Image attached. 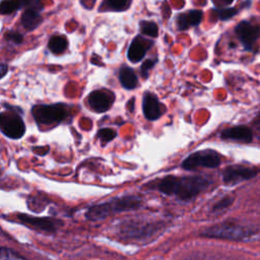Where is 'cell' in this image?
<instances>
[{"label":"cell","mask_w":260,"mask_h":260,"mask_svg":"<svg viewBox=\"0 0 260 260\" xmlns=\"http://www.w3.org/2000/svg\"><path fill=\"white\" fill-rule=\"evenodd\" d=\"M209 185L203 177H175L168 176L155 184V188L168 195H175L182 200L193 198Z\"/></svg>","instance_id":"obj_1"},{"label":"cell","mask_w":260,"mask_h":260,"mask_svg":"<svg viewBox=\"0 0 260 260\" xmlns=\"http://www.w3.org/2000/svg\"><path fill=\"white\" fill-rule=\"evenodd\" d=\"M202 235L209 238H218L232 241H244L253 237L255 235V232L247 226L238 223L224 222L204 230L202 232Z\"/></svg>","instance_id":"obj_2"},{"label":"cell","mask_w":260,"mask_h":260,"mask_svg":"<svg viewBox=\"0 0 260 260\" xmlns=\"http://www.w3.org/2000/svg\"><path fill=\"white\" fill-rule=\"evenodd\" d=\"M139 205L140 200L137 197H123L109 203H104L90 207L86 212V216L91 220L102 219L113 212L134 209Z\"/></svg>","instance_id":"obj_3"},{"label":"cell","mask_w":260,"mask_h":260,"mask_svg":"<svg viewBox=\"0 0 260 260\" xmlns=\"http://www.w3.org/2000/svg\"><path fill=\"white\" fill-rule=\"evenodd\" d=\"M31 114L38 124L51 125L65 121L69 111L64 104L36 105L31 108Z\"/></svg>","instance_id":"obj_4"},{"label":"cell","mask_w":260,"mask_h":260,"mask_svg":"<svg viewBox=\"0 0 260 260\" xmlns=\"http://www.w3.org/2000/svg\"><path fill=\"white\" fill-rule=\"evenodd\" d=\"M220 155L213 149H203L191 153L187 156L182 167L185 170L192 171L198 168H216L220 165Z\"/></svg>","instance_id":"obj_5"},{"label":"cell","mask_w":260,"mask_h":260,"mask_svg":"<svg viewBox=\"0 0 260 260\" xmlns=\"http://www.w3.org/2000/svg\"><path fill=\"white\" fill-rule=\"evenodd\" d=\"M22 113H17L16 110L2 112L0 115L1 132L11 139H18L25 132V125L21 118Z\"/></svg>","instance_id":"obj_6"},{"label":"cell","mask_w":260,"mask_h":260,"mask_svg":"<svg viewBox=\"0 0 260 260\" xmlns=\"http://www.w3.org/2000/svg\"><path fill=\"white\" fill-rule=\"evenodd\" d=\"M235 32L244 49L247 51H252L260 38V27L248 20L239 22L235 27Z\"/></svg>","instance_id":"obj_7"},{"label":"cell","mask_w":260,"mask_h":260,"mask_svg":"<svg viewBox=\"0 0 260 260\" xmlns=\"http://www.w3.org/2000/svg\"><path fill=\"white\" fill-rule=\"evenodd\" d=\"M258 174V170L251 167L234 165L229 166L222 173L223 182L228 185H235L240 182L250 180Z\"/></svg>","instance_id":"obj_8"},{"label":"cell","mask_w":260,"mask_h":260,"mask_svg":"<svg viewBox=\"0 0 260 260\" xmlns=\"http://www.w3.org/2000/svg\"><path fill=\"white\" fill-rule=\"evenodd\" d=\"M44 5L41 0H30V3L24 8V12L21 14L20 22L26 30H32L37 28L43 21L41 12Z\"/></svg>","instance_id":"obj_9"},{"label":"cell","mask_w":260,"mask_h":260,"mask_svg":"<svg viewBox=\"0 0 260 260\" xmlns=\"http://www.w3.org/2000/svg\"><path fill=\"white\" fill-rule=\"evenodd\" d=\"M87 101L89 107L93 111L98 113H104L108 111L113 105L115 101V94L110 90H93L89 93Z\"/></svg>","instance_id":"obj_10"},{"label":"cell","mask_w":260,"mask_h":260,"mask_svg":"<svg viewBox=\"0 0 260 260\" xmlns=\"http://www.w3.org/2000/svg\"><path fill=\"white\" fill-rule=\"evenodd\" d=\"M153 42L149 41L143 37L136 36L130 43L127 50V58L132 63H137L141 61L146 52L152 47Z\"/></svg>","instance_id":"obj_11"},{"label":"cell","mask_w":260,"mask_h":260,"mask_svg":"<svg viewBox=\"0 0 260 260\" xmlns=\"http://www.w3.org/2000/svg\"><path fill=\"white\" fill-rule=\"evenodd\" d=\"M142 111L144 117L149 120H157L161 114V105L157 99V96L151 92H145L142 99Z\"/></svg>","instance_id":"obj_12"},{"label":"cell","mask_w":260,"mask_h":260,"mask_svg":"<svg viewBox=\"0 0 260 260\" xmlns=\"http://www.w3.org/2000/svg\"><path fill=\"white\" fill-rule=\"evenodd\" d=\"M220 137L226 140H235L243 143H250L253 140L251 128L245 125H239L226 128L220 132Z\"/></svg>","instance_id":"obj_13"},{"label":"cell","mask_w":260,"mask_h":260,"mask_svg":"<svg viewBox=\"0 0 260 260\" xmlns=\"http://www.w3.org/2000/svg\"><path fill=\"white\" fill-rule=\"evenodd\" d=\"M203 13L201 10L192 9L186 12H182L176 17L177 27L180 30L188 29L191 26H197L202 20Z\"/></svg>","instance_id":"obj_14"},{"label":"cell","mask_w":260,"mask_h":260,"mask_svg":"<svg viewBox=\"0 0 260 260\" xmlns=\"http://www.w3.org/2000/svg\"><path fill=\"white\" fill-rule=\"evenodd\" d=\"M119 80L122 86L126 89H133L138 84V79L134 70L126 65H123L119 70Z\"/></svg>","instance_id":"obj_15"},{"label":"cell","mask_w":260,"mask_h":260,"mask_svg":"<svg viewBox=\"0 0 260 260\" xmlns=\"http://www.w3.org/2000/svg\"><path fill=\"white\" fill-rule=\"evenodd\" d=\"M30 0H2L0 3V12L3 15L11 14L21 8H25Z\"/></svg>","instance_id":"obj_16"},{"label":"cell","mask_w":260,"mask_h":260,"mask_svg":"<svg viewBox=\"0 0 260 260\" xmlns=\"http://www.w3.org/2000/svg\"><path fill=\"white\" fill-rule=\"evenodd\" d=\"M67 47H68L67 38L62 35L53 36L48 42V48L54 54L63 53L67 49Z\"/></svg>","instance_id":"obj_17"},{"label":"cell","mask_w":260,"mask_h":260,"mask_svg":"<svg viewBox=\"0 0 260 260\" xmlns=\"http://www.w3.org/2000/svg\"><path fill=\"white\" fill-rule=\"evenodd\" d=\"M131 1L132 0H105L103 4L109 10L124 11L130 7Z\"/></svg>","instance_id":"obj_18"},{"label":"cell","mask_w":260,"mask_h":260,"mask_svg":"<svg viewBox=\"0 0 260 260\" xmlns=\"http://www.w3.org/2000/svg\"><path fill=\"white\" fill-rule=\"evenodd\" d=\"M140 30L143 35L156 38L158 36V26L154 21H148V20H141L139 22Z\"/></svg>","instance_id":"obj_19"},{"label":"cell","mask_w":260,"mask_h":260,"mask_svg":"<svg viewBox=\"0 0 260 260\" xmlns=\"http://www.w3.org/2000/svg\"><path fill=\"white\" fill-rule=\"evenodd\" d=\"M22 219H23V221L28 222L31 225H35V226H38V228H41V229H44V230L49 231L51 229H54L53 221H51L47 218H36V217H29V216L23 215Z\"/></svg>","instance_id":"obj_20"},{"label":"cell","mask_w":260,"mask_h":260,"mask_svg":"<svg viewBox=\"0 0 260 260\" xmlns=\"http://www.w3.org/2000/svg\"><path fill=\"white\" fill-rule=\"evenodd\" d=\"M213 11L215 12L217 18H219L220 20L230 19L238 13V9L235 7H228V8H220V9L216 8Z\"/></svg>","instance_id":"obj_21"},{"label":"cell","mask_w":260,"mask_h":260,"mask_svg":"<svg viewBox=\"0 0 260 260\" xmlns=\"http://www.w3.org/2000/svg\"><path fill=\"white\" fill-rule=\"evenodd\" d=\"M0 260H27L17 253L13 252L7 248H1L0 250Z\"/></svg>","instance_id":"obj_22"},{"label":"cell","mask_w":260,"mask_h":260,"mask_svg":"<svg viewBox=\"0 0 260 260\" xmlns=\"http://www.w3.org/2000/svg\"><path fill=\"white\" fill-rule=\"evenodd\" d=\"M96 136L101 139V141L109 142L116 137V131L111 128H103L98 131Z\"/></svg>","instance_id":"obj_23"},{"label":"cell","mask_w":260,"mask_h":260,"mask_svg":"<svg viewBox=\"0 0 260 260\" xmlns=\"http://www.w3.org/2000/svg\"><path fill=\"white\" fill-rule=\"evenodd\" d=\"M5 40L14 44V45H19L23 42V36L22 34L16 31V30H8L4 35Z\"/></svg>","instance_id":"obj_24"},{"label":"cell","mask_w":260,"mask_h":260,"mask_svg":"<svg viewBox=\"0 0 260 260\" xmlns=\"http://www.w3.org/2000/svg\"><path fill=\"white\" fill-rule=\"evenodd\" d=\"M156 64V59H147L140 66V74L143 78H147L150 69Z\"/></svg>","instance_id":"obj_25"},{"label":"cell","mask_w":260,"mask_h":260,"mask_svg":"<svg viewBox=\"0 0 260 260\" xmlns=\"http://www.w3.org/2000/svg\"><path fill=\"white\" fill-rule=\"evenodd\" d=\"M233 202V198L232 197H224L222 200H220L216 205H215V209H222L228 207L229 205H231Z\"/></svg>","instance_id":"obj_26"},{"label":"cell","mask_w":260,"mask_h":260,"mask_svg":"<svg viewBox=\"0 0 260 260\" xmlns=\"http://www.w3.org/2000/svg\"><path fill=\"white\" fill-rule=\"evenodd\" d=\"M79 1H80V4H81L84 8H86V9H91V8L94 6L96 0H79Z\"/></svg>","instance_id":"obj_27"},{"label":"cell","mask_w":260,"mask_h":260,"mask_svg":"<svg viewBox=\"0 0 260 260\" xmlns=\"http://www.w3.org/2000/svg\"><path fill=\"white\" fill-rule=\"evenodd\" d=\"M0 68H1V69H0V70H1V74H0V76H1V78H2V77H4V76H5L6 72L8 71V66H7L5 63H2Z\"/></svg>","instance_id":"obj_28"},{"label":"cell","mask_w":260,"mask_h":260,"mask_svg":"<svg viewBox=\"0 0 260 260\" xmlns=\"http://www.w3.org/2000/svg\"><path fill=\"white\" fill-rule=\"evenodd\" d=\"M223 4H225V5H230V4H232L233 2H234V0H220Z\"/></svg>","instance_id":"obj_29"}]
</instances>
